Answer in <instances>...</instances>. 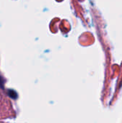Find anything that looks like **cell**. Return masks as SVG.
<instances>
[{
  "label": "cell",
  "instance_id": "6da1fadb",
  "mask_svg": "<svg viewBox=\"0 0 122 123\" xmlns=\"http://www.w3.org/2000/svg\"><path fill=\"white\" fill-rule=\"evenodd\" d=\"M9 96H10L11 97H12L13 99H16L17 97V93H16L15 92L12 91V90H9Z\"/></svg>",
  "mask_w": 122,
  "mask_h": 123
}]
</instances>
